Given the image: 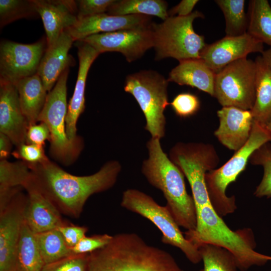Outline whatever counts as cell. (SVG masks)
<instances>
[{
	"instance_id": "obj_1",
	"label": "cell",
	"mask_w": 271,
	"mask_h": 271,
	"mask_svg": "<svg viewBox=\"0 0 271 271\" xmlns=\"http://www.w3.org/2000/svg\"><path fill=\"white\" fill-rule=\"evenodd\" d=\"M28 164L33 185L61 213L73 218L79 217L90 196L114 185L121 169L118 161L111 160L93 174L79 176L67 172L49 158Z\"/></svg>"
},
{
	"instance_id": "obj_2",
	"label": "cell",
	"mask_w": 271,
	"mask_h": 271,
	"mask_svg": "<svg viewBox=\"0 0 271 271\" xmlns=\"http://www.w3.org/2000/svg\"><path fill=\"white\" fill-rule=\"evenodd\" d=\"M88 271L183 270L169 252L148 244L134 233H120L89 254Z\"/></svg>"
},
{
	"instance_id": "obj_3",
	"label": "cell",
	"mask_w": 271,
	"mask_h": 271,
	"mask_svg": "<svg viewBox=\"0 0 271 271\" xmlns=\"http://www.w3.org/2000/svg\"><path fill=\"white\" fill-rule=\"evenodd\" d=\"M149 157L142 172L148 182L163 193L168 208L179 226L194 230L197 213L193 197L188 194L184 175L162 148L160 140L151 138L147 143Z\"/></svg>"
},
{
	"instance_id": "obj_4",
	"label": "cell",
	"mask_w": 271,
	"mask_h": 271,
	"mask_svg": "<svg viewBox=\"0 0 271 271\" xmlns=\"http://www.w3.org/2000/svg\"><path fill=\"white\" fill-rule=\"evenodd\" d=\"M196 213L195 229L187 230L184 236L198 248L201 244L209 243L225 248L233 254L241 271L253 265H263L271 260L270 256L255 251L256 244L251 229L231 230L211 204L197 208Z\"/></svg>"
},
{
	"instance_id": "obj_5",
	"label": "cell",
	"mask_w": 271,
	"mask_h": 271,
	"mask_svg": "<svg viewBox=\"0 0 271 271\" xmlns=\"http://www.w3.org/2000/svg\"><path fill=\"white\" fill-rule=\"evenodd\" d=\"M270 142L271 135L265 127L254 121L245 144L221 167L206 173L205 180L209 201L221 217L233 213L237 209L235 197H228L226 194L227 187L245 169L254 152Z\"/></svg>"
},
{
	"instance_id": "obj_6",
	"label": "cell",
	"mask_w": 271,
	"mask_h": 271,
	"mask_svg": "<svg viewBox=\"0 0 271 271\" xmlns=\"http://www.w3.org/2000/svg\"><path fill=\"white\" fill-rule=\"evenodd\" d=\"M69 67L61 74L52 89L48 92L38 122L45 123L50 133L49 152L51 157L64 165L73 163L83 148V140L72 142L67 136V80Z\"/></svg>"
},
{
	"instance_id": "obj_7",
	"label": "cell",
	"mask_w": 271,
	"mask_h": 271,
	"mask_svg": "<svg viewBox=\"0 0 271 271\" xmlns=\"http://www.w3.org/2000/svg\"><path fill=\"white\" fill-rule=\"evenodd\" d=\"M204 17L202 13L195 11L187 16L169 17L162 23H153L156 60L171 57L180 61L200 58L206 44L204 36L195 32L193 24L196 19Z\"/></svg>"
},
{
	"instance_id": "obj_8",
	"label": "cell",
	"mask_w": 271,
	"mask_h": 271,
	"mask_svg": "<svg viewBox=\"0 0 271 271\" xmlns=\"http://www.w3.org/2000/svg\"><path fill=\"white\" fill-rule=\"evenodd\" d=\"M167 79L152 70H144L126 77L124 90L138 103L146 118L145 128L152 138L161 140L165 134L164 111L170 104Z\"/></svg>"
},
{
	"instance_id": "obj_9",
	"label": "cell",
	"mask_w": 271,
	"mask_h": 271,
	"mask_svg": "<svg viewBox=\"0 0 271 271\" xmlns=\"http://www.w3.org/2000/svg\"><path fill=\"white\" fill-rule=\"evenodd\" d=\"M121 206L151 221L162 232V241L179 248L192 263L202 260L199 248L187 240L168 208L149 195L134 189L123 192Z\"/></svg>"
},
{
	"instance_id": "obj_10",
	"label": "cell",
	"mask_w": 271,
	"mask_h": 271,
	"mask_svg": "<svg viewBox=\"0 0 271 271\" xmlns=\"http://www.w3.org/2000/svg\"><path fill=\"white\" fill-rule=\"evenodd\" d=\"M169 158L187 179L196 209L210 204L205 183L207 172L216 169L219 158L212 145L202 143H178Z\"/></svg>"
},
{
	"instance_id": "obj_11",
	"label": "cell",
	"mask_w": 271,
	"mask_h": 271,
	"mask_svg": "<svg viewBox=\"0 0 271 271\" xmlns=\"http://www.w3.org/2000/svg\"><path fill=\"white\" fill-rule=\"evenodd\" d=\"M256 66L247 58L236 60L216 74L214 95L223 107L250 110L256 93Z\"/></svg>"
},
{
	"instance_id": "obj_12",
	"label": "cell",
	"mask_w": 271,
	"mask_h": 271,
	"mask_svg": "<svg viewBox=\"0 0 271 271\" xmlns=\"http://www.w3.org/2000/svg\"><path fill=\"white\" fill-rule=\"evenodd\" d=\"M47 47L44 38L30 44L3 41L0 45V81L15 84L37 74Z\"/></svg>"
},
{
	"instance_id": "obj_13",
	"label": "cell",
	"mask_w": 271,
	"mask_h": 271,
	"mask_svg": "<svg viewBox=\"0 0 271 271\" xmlns=\"http://www.w3.org/2000/svg\"><path fill=\"white\" fill-rule=\"evenodd\" d=\"M153 24L148 27L94 34L81 41L88 44L100 54L120 52L130 63L141 58L154 47Z\"/></svg>"
},
{
	"instance_id": "obj_14",
	"label": "cell",
	"mask_w": 271,
	"mask_h": 271,
	"mask_svg": "<svg viewBox=\"0 0 271 271\" xmlns=\"http://www.w3.org/2000/svg\"><path fill=\"white\" fill-rule=\"evenodd\" d=\"M28 196L22 190L0 210V271H16L17 250Z\"/></svg>"
},
{
	"instance_id": "obj_15",
	"label": "cell",
	"mask_w": 271,
	"mask_h": 271,
	"mask_svg": "<svg viewBox=\"0 0 271 271\" xmlns=\"http://www.w3.org/2000/svg\"><path fill=\"white\" fill-rule=\"evenodd\" d=\"M263 51V44L246 32L237 36H226L206 44L200 58L216 74L228 64L247 58L250 53H262Z\"/></svg>"
},
{
	"instance_id": "obj_16",
	"label": "cell",
	"mask_w": 271,
	"mask_h": 271,
	"mask_svg": "<svg viewBox=\"0 0 271 271\" xmlns=\"http://www.w3.org/2000/svg\"><path fill=\"white\" fill-rule=\"evenodd\" d=\"M153 23L150 16L142 15L114 16L102 13L78 20L66 31L74 41L102 32L108 33L121 30L148 27Z\"/></svg>"
},
{
	"instance_id": "obj_17",
	"label": "cell",
	"mask_w": 271,
	"mask_h": 271,
	"mask_svg": "<svg viewBox=\"0 0 271 271\" xmlns=\"http://www.w3.org/2000/svg\"><path fill=\"white\" fill-rule=\"evenodd\" d=\"M29 126L16 85L0 81V132L8 136L18 147L26 143Z\"/></svg>"
},
{
	"instance_id": "obj_18",
	"label": "cell",
	"mask_w": 271,
	"mask_h": 271,
	"mask_svg": "<svg viewBox=\"0 0 271 271\" xmlns=\"http://www.w3.org/2000/svg\"><path fill=\"white\" fill-rule=\"evenodd\" d=\"M79 69L74 92L68 105L66 117V131L72 142L81 139L77 135V120L85 108V89L88 72L92 64L100 53L88 44L77 41Z\"/></svg>"
},
{
	"instance_id": "obj_19",
	"label": "cell",
	"mask_w": 271,
	"mask_h": 271,
	"mask_svg": "<svg viewBox=\"0 0 271 271\" xmlns=\"http://www.w3.org/2000/svg\"><path fill=\"white\" fill-rule=\"evenodd\" d=\"M41 17L46 34L47 47L51 46L66 29L78 21L76 1L32 0Z\"/></svg>"
},
{
	"instance_id": "obj_20",
	"label": "cell",
	"mask_w": 271,
	"mask_h": 271,
	"mask_svg": "<svg viewBox=\"0 0 271 271\" xmlns=\"http://www.w3.org/2000/svg\"><path fill=\"white\" fill-rule=\"evenodd\" d=\"M217 114L219 125L214 135L229 150L238 151L245 144L251 133L254 120L250 110L222 107Z\"/></svg>"
},
{
	"instance_id": "obj_21",
	"label": "cell",
	"mask_w": 271,
	"mask_h": 271,
	"mask_svg": "<svg viewBox=\"0 0 271 271\" xmlns=\"http://www.w3.org/2000/svg\"><path fill=\"white\" fill-rule=\"evenodd\" d=\"M24 189L28 196L24 220L35 234L57 229L66 223L57 208L30 180Z\"/></svg>"
},
{
	"instance_id": "obj_22",
	"label": "cell",
	"mask_w": 271,
	"mask_h": 271,
	"mask_svg": "<svg viewBox=\"0 0 271 271\" xmlns=\"http://www.w3.org/2000/svg\"><path fill=\"white\" fill-rule=\"evenodd\" d=\"M73 42L72 37L64 31L54 43L47 47L37 74L48 92L54 87L63 72L70 66L72 61L68 52Z\"/></svg>"
},
{
	"instance_id": "obj_23",
	"label": "cell",
	"mask_w": 271,
	"mask_h": 271,
	"mask_svg": "<svg viewBox=\"0 0 271 271\" xmlns=\"http://www.w3.org/2000/svg\"><path fill=\"white\" fill-rule=\"evenodd\" d=\"M215 73L201 58L179 61L167 79L180 85H188L214 95Z\"/></svg>"
},
{
	"instance_id": "obj_24",
	"label": "cell",
	"mask_w": 271,
	"mask_h": 271,
	"mask_svg": "<svg viewBox=\"0 0 271 271\" xmlns=\"http://www.w3.org/2000/svg\"><path fill=\"white\" fill-rule=\"evenodd\" d=\"M15 85L22 111L29 125L37 123L48 93L41 78L36 74L19 80Z\"/></svg>"
},
{
	"instance_id": "obj_25",
	"label": "cell",
	"mask_w": 271,
	"mask_h": 271,
	"mask_svg": "<svg viewBox=\"0 0 271 271\" xmlns=\"http://www.w3.org/2000/svg\"><path fill=\"white\" fill-rule=\"evenodd\" d=\"M256 66L255 99L250 110L253 120L265 126L271 120V70L261 56L254 60Z\"/></svg>"
},
{
	"instance_id": "obj_26",
	"label": "cell",
	"mask_w": 271,
	"mask_h": 271,
	"mask_svg": "<svg viewBox=\"0 0 271 271\" xmlns=\"http://www.w3.org/2000/svg\"><path fill=\"white\" fill-rule=\"evenodd\" d=\"M247 33L271 48V6L267 0H251Z\"/></svg>"
},
{
	"instance_id": "obj_27",
	"label": "cell",
	"mask_w": 271,
	"mask_h": 271,
	"mask_svg": "<svg viewBox=\"0 0 271 271\" xmlns=\"http://www.w3.org/2000/svg\"><path fill=\"white\" fill-rule=\"evenodd\" d=\"M45 264L35 234L24 220L17 250L16 271H41Z\"/></svg>"
},
{
	"instance_id": "obj_28",
	"label": "cell",
	"mask_w": 271,
	"mask_h": 271,
	"mask_svg": "<svg viewBox=\"0 0 271 271\" xmlns=\"http://www.w3.org/2000/svg\"><path fill=\"white\" fill-rule=\"evenodd\" d=\"M167 8V3L163 0L115 1L109 8L107 14L114 16H154L164 21L169 17Z\"/></svg>"
},
{
	"instance_id": "obj_29",
	"label": "cell",
	"mask_w": 271,
	"mask_h": 271,
	"mask_svg": "<svg viewBox=\"0 0 271 271\" xmlns=\"http://www.w3.org/2000/svg\"><path fill=\"white\" fill-rule=\"evenodd\" d=\"M225 21L226 36H237L247 32L248 17L244 9V0H216Z\"/></svg>"
},
{
	"instance_id": "obj_30",
	"label": "cell",
	"mask_w": 271,
	"mask_h": 271,
	"mask_svg": "<svg viewBox=\"0 0 271 271\" xmlns=\"http://www.w3.org/2000/svg\"><path fill=\"white\" fill-rule=\"evenodd\" d=\"M35 237L45 264L74 255L57 229L36 233Z\"/></svg>"
},
{
	"instance_id": "obj_31",
	"label": "cell",
	"mask_w": 271,
	"mask_h": 271,
	"mask_svg": "<svg viewBox=\"0 0 271 271\" xmlns=\"http://www.w3.org/2000/svg\"><path fill=\"white\" fill-rule=\"evenodd\" d=\"M203 268L200 271H237L233 254L223 247L209 243L198 246Z\"/></svg>"
},
{
	"instance_id": "obj_32",
	"label": "cell",
	"mask_w": 271,
	"mask_h": 271,
	"mask_svg": "<svg viewBox=\"0 0 271 271\" xmlns=\"http://www.w3.org/2000/svg\"><path fill=\"white\" fill-rule=\"evenodd\" d=\"M31 176V171L26 162L0 160V188L22 187L24 188Z\"/></svg>"
},
{
	"instance_id": "obj_33",
	"label": "cell",
	"mask_w": 271,
	"mask_h": 271,
	"mask_svg": "<svg viewBox=\"0 0 271 271\" xmlns=\"http://www.w3.org/2000/svg\"><path fill=\"white\" fill-rule=\"evenodd\" d=\"M251 164L261 166L263 177L256 187L254 195L259 198L271 197V144L266 143L256 150L250 158Z\"/></svg>"
},
{
	"instance_id": "obj_34",
	"label": "cell",
	"mask_w": 271,
	"mask_h": 271,
	"mask_svg": "<svg viewBox=\"0 0 271 271\" xmlns=\"http://www.w3.org/2000/svg\"><path fill=\"white\" fill-rule=\"evenodd\" d=\"M38 14L32 0H0L1 28L17 20Z\"/></svg>"
},
{
	"instance_id": "obj_35",
	"label": "cell",
	"mask_w": 271,
	"mask_h": 271,
	"mask_svg": "<svg viewBox=\"0 0 271 271\" xmlns=\"http://www.w3.org/2000/svg\"><path fill=\"white\" fill-rule=\"evenodd\" d=\"M89 254L72 255L45 264L41 271H88Z\"/></svg>"
},
{
	"instance_id": "obj_36",
	"label": "cell",
	"mask_w": 271,
	"mask_h": 271,
	"mask_svg": "<svg viewBox=\"0 0 271 271\" xmlns=\"http://www.w3.org/2000/svg\"><path fill=\"white\" fill-rule=\"evenodd\" d=\"M176 114L187 117L195 114L200 108L198 97L190 93L178 94L170 103Z\"/></svg>"
},
{
	"instance_id": "obj_37",
	"label": "cell",
	"mask_w": 271,
	"mask_h": 271,
	"mask_svg": "<svg viewBox=\"0 0 271 271\" xmlns=\"http://www.w3.org/2000/svg\"><path fill=\"white\" fill-rule=\"evenodd\" d=\"M112 238V236L107 234L85 236L70 249L74 255L89 254L105 246Z\"/></svg>"
},
{
	"instance_id": "obj_38",
	"label": "cell",
	"mask_w": 271,
	"mask_h": 271,
	"mask_svg": "<svg viewBox=\"0 0 271 271\" xmlns=\"http://www.w3.org/2000/svg\"><path fill=\"white\" fill-rule=\"evenodd\" d=\"M114 0H79L76 1L78 20L91 16L105 13Z\"/></svg>"
},
{
	"instance_id": "obj_39",
	"label": "cell",
	"mask_w": 271,
	"mask_h": 271,
	"mask_svg": "<svg viewBox=\"0 0 271 271\" xmlns=\"http://www.w3.org/2000/svg\"><path fill=\"white\" fill-rule=\"evenodd\" d=\"M12 155L28 164L40 163L48 158L45 155L44 147L26 143L17 147Z\"/></svg>"
},
{
	"instance_id": "obj_40",
	"label": "cell",
	"mask_w": 271,
	"mask_h": 271,
	"mask_svg": "<svg viewBox=\"0 0 271 271\" xmlns=\"http://www.w3.org/2000/svg\"><path fill=\"white\" fill-rule=\"evenodd\" d=\"M57 229L60 232L68 247L75 246L85 235L88 228L85 226L75 225L65 223Z\"/></svg>"
},
{
	"instance_id": "obj_41",
	"label": "cell",
	"mask_w": 271,
	"mask_h": 271,
	"mask_svg": "<svg viewBox=\"0 0 271 271\" xmlns=\"http://www.w3.org/2000/svg\"><path fill=\"white\" fill-rule=\"evenodd\" d=\"M50 133L46 124L42 122L29 126L26 143L44 147L45 141H50Z\"/></svg>"
},
{
	"instance_id": "obj_42",
	"label": "cell",
	"mask_w": 271,
	"mask_h": 271,
	"mask_svg": "<svg viewBox=\"0 0 271 271\" xmlns=\"http://www.w3.org/2000/svg\"><path fill=\"white\" fill-rule=\"evenodd\" d=\"M199 1L197 0H183L168 11L169 17H185L190 15Z\"/></svg>"
},
{
	"instance_id": "obj_43",
	"label": "cell",
	"mask_w": 271,
	"mask_h": 271,
	"mask_svg": "<svg viewBox=\"0 0 271 271\" xmlns=\"http://www.w3.org/2000/svg\"><path fill=\"white\" fill-rule=\"evenodd\" d=\"M13 145L8 136L0 132V160H7L11 154Z\"/></svg>"
},
{
	"instance_id": "obj_44",
	"label": "cell",
	"mask_w": 271,
	"mask_h": 271,
	"mask_svg": "<svg viewBox=\"0 0 271 271\" xmlns=\"http://www.w3.org/2000/svg\"><path fill=\"white\" fill-rule=\"evenodd\" d=\"M261 54L263 60L271 70V48L264 50Z\"/></svg>"
},
{
	"instance_id": "obj_45",
	"label": "cell",
	"mask_w": 271,
	"mask_h": 271,
	"mask_svg": "<svg viewBox=\"0 0 271 271\" xmlns=\"http://www.w3.org/2000/svg\"><path fill=\"white\" fill-rule=\"evenodd\" d=\"M265 127L271 135V120L269 121V122L266 124V125Z\"/></svg>"
}]
</instances>
